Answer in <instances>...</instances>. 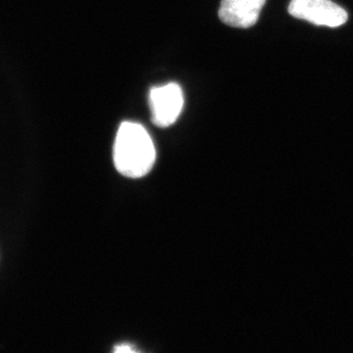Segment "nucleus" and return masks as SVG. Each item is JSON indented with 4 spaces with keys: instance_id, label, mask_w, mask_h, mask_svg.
<instances>
[{
    "instance_id": "5",
    "label": "nucleus",
    "mask_w": 353,
    "mask_h": 353,
    "mask_svg": "<svg viewBox=\"0 0 353 353\" xmlns=\"http://www.w3.org/2000/svg\"><path fill=\"white\" fill-rule=\"evenodd\" d=\"M114 353H139L138 351L134 350L131 345H128V344H121L119 347H115V350H114Z\"/></svg>"
},
{
    "instance_id": "4",
    "label": "nucleus",
    "mask_w": 353,
    "mask_h": 353,
    "mask_svg": "<svg viewBox=\"0 0 353 353\" xmlns=\"http://www.w3.org/2000/svg\"><path fill=\"white\" fill-rule=\"evenodd\" d=\"M266 0H221L219 19L230 27L250 28L259 21Z\"/></svg>"
},
{
    "instance_id": "2",
    "label": "nucleus",
    "mask_w": 353,
    "mask_h": 353,
    "mask_svg": "<svg viewBox=\"0 0 353 353\" xmlns=\"http://www.w3.org/2000/svg\"><path fill=\"white\" fill-rule=\"evenodd\" d=\"M289 14L316 26L337 28L347 21V10L332 0H292Z\"/></svg>"
},
{
    "instance_id": "1",
    "label": "nucleus",
    "mask_w": 353,
    "mask_h": 353,
    "mask_svg": "<svg viewBox=\"0 0 353 353\" xmlns=\"http://www.w3.org/2000/svg\"><path fill=\"white\" fill-rule=\"evenodd\" d=\"M157 160L153 140L138 123L124 122L119 126L114 146V163L122 176H146Z\"/></svg>"
},
{
    "instance_id": "3",
    "label": "nucleus",
    "mask_w": 353,
    "mask_h": 353,
    "mask_svg": "<svg viewBox=\"0 0 353 353\" xmlns=\"http://www.w3.org/2000/svg\"><path fill=\"white\" fill-rule=\"evenodd\" d=\"M152 119L159 128H169L176 123L183 108V90L176 83H169L150 90Z\"/></svg>"
}]
</instances>
